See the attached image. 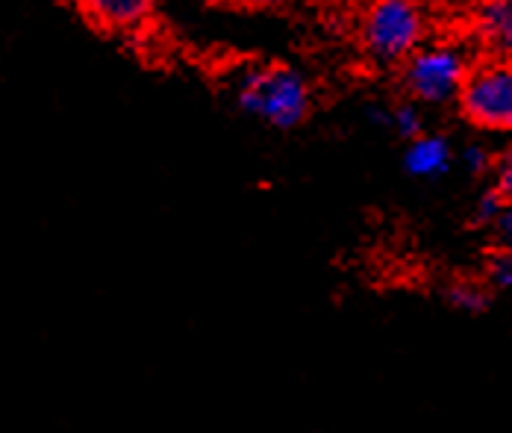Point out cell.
<instances>
[{
	"mask_svg": "<svg viewBox=\"0 0 512 433\" xmlns=\"http://www.w3.org/2000/svg\"><path fill=\"white\" fill-rule=\"evenodd\" d=\"M239 104L274 127H295L307 118V83L286 65L251 68L239 83Z\"/></svg>",
	"mask_w": 512,
	"mask_h": 433,
	"instance_id": "cell-1",
	"label": "cell"
},
{
	"mask_svg": "<svg viewBox=\"0 0 512 433\" xmlns=\"http://www.w3.org/2000/svg\"><path fill=\"white\" fill-rule=\"evenodd\" d=\"M424 36V15L415 0H371L362 18L365 51L392 65L415 51Z\"/></svg>",
	"mask_w": 512,
	"mask_h": 433,
	"instance_id": "cell-2",
	"label": "cell"
},
{
	"mask_svg": "<svg viewBox=\"0 0 512 433\" xmlns=\"http://www.w3.org/2000/svg\"><path fill=\"white\" fill-rule=\"evenodd\" d=\"M462 112L489 130H512V62H489L465 77Z\"/></svg>",
	"mask_w": 512,
	"mask_h": 433,
	"instance_id": "cell-3",
	"label": "cell"
},
{
	"mask_svg": "<svg viewBox=\"0 0 512 433\" xmlns=\"http://www.w3.org/2000/svg\"><path fill=\"white\" fill-rule=\"evenodd\" d=\"M465 77H468L465 59L445 45L415 54L407 65V89L418 101L427 104H442L454 98L462 89Z\"/></svg>",
	"mask_w": 512,
	"mask_h": 433,
	"instance_id": "cell-4",
	"label": "cell"
},
{
	"mask_svg": "<svg viewBox=\"0 0 512 433\" xmlns=\"http://www.w3.org/2000/svg\"><path fill=\"white\" fill-rule=\"evenodd\" d=\"M77 9L101 30H133L148 21L154 0H74Z\"/></svg>",
	"mask_w": 512,
	"mask_h": 433,
	"instance_id": "cell-5",
	"label": "cell"
},
{
	"mask_svg": "<svg viewBox=\"0 0 512 433\" xmlns=\"http://www.w3.org/2000/svg\"><path fill=\"white\" fill-rule=\"evenodd\" d=\"M404 165L415 177H439L451 165V148L439 136H415L407 148Z\"/></svg>",
	"mask_w": 512,
	"mask_h": 433,
	"instance_id": "cell-6",
	"label": "cell"
},
{
	"mask_svg": "<svg viewBox=\"0 0 512 433\" xmlns=\"http://www.w3.org/2000/svg\"><path fill=\"white\" fill-rule=\"evenodd\" d=\"M477 33L501 51L512 48V0H489L477 15Z\"/></svg>",
	"mask_w": 512,
	"mask_h": 433,
	"instance_id": "cell-7",
	"label": "cell"
},
{
	"mask_svg": "<svg viewBox=\"0 0 512 433\" xmlns=\"http://www.w3.org/2000/svg\"><path fill=\"white\" fill-rule=\"evenodd\" d=\"M448 301L457 307V310H465V313H480L486 307V292L474 283H457L451 286L448 292Z\"/></svg>",
	"mask_w": 512,
	"mask_h": 433,
	"instance_id": "cell-8",
	"label": "cell"
},
{
	"mask_svg": "<svg viewBox=\"0 0 512 433\" xmlns=\"http://www.w3.org/2000/svg\"><path fill=\"white\" fill-rule=\"evenodd\" d=\"M392 115H395V130H398L401 136H407V139L421 136V115H418V109L410 107V104H404V107L395 109Z\"/></svg>",
	"mask_w": 512,
	"mask_h": 433,
	"instance_id": "cell-9",
	"label": "cell"
},
{
	"mask_svg": "<svg viewBox=\"0 0 512 433\" xmlns=\"http://www.w3.org/2000/svg\"><path fill=\"white\" fill-rule=\"evenodd\" d=\"M504 195L495 189V192H486L477 204V221H498L501 213H504Z\"/></svg>",
	"mask_w": 512,
	"mask_h": 433,
	"instance_id": "cell-10",
	"label": "cell"
},
{
	"mask_svg": "<svg viewBox=\"0 0 512 433\" xmlns=\"http://www.w3.org/2000/svg\"><path fill=\"white\" fill-rule=\"evenodd\" d=\"M489 280L501 289H510L512 286V257L510 254H498L489 266Z\"/></svg>",
	"mask_w": 512,
	"mask_h": 433,
	"instance_id": "cell-11",
	"label": "cell"
},
{
	"mask_svg": "<svg viewBox=\"0 0 512 433\" xmlns=\"http://www.w3.org/2000/svg\"><path fill=\"white\" fill-rule=\"evenodd\" d=\"M495 177H498V192H501L507 201H512V148L498 160Z\"/></svg>",
	"mask_w": 512,
	"mask_h": 433,
	"instance_id": "cell-12",
	"label": "cell"
},
{
	"mask_svg": "<svg viewBox=\"0 0 512 433\" xmlns=\"http://www.w3.org/2000/svg\"><path fill=\"white\" fill-rule=\"evenodd\" d=\"M462 160H465V165H468L471 171H477V174L489 168V154H486L483 148H477V145H471V148L462 154Z\"/></svg>",
	"mask_w": 512,
	"mask_h": 433,
	"instance_id": "cell-13",
	"label": "cell"
},
{
	"mask_svg": "<svg viewBox=\"0 0 512 433\" xmlns=\"http://www.w3.org/2000/svg\"><path fill=\"white\" fill-rule=\"evenodd\" d=\"M498 233H501V245H504V254L512 257V210H504L498 218Z\"/></svg>",
	"mask_w": 512,
	"mask_h": 433,
	"instance_id": "cell-14",
	"label": "cell"
},
{
	"mask_svg": "<svg viewBox=\"0 0 512 433\" xmlns=\"http://www.w3.org/2000/svg\"><path fill=\"white\" fill-rule=\"evenodd\" d=\"M368 118H371L374 124H389V127H395V115H392V112H386V109L371 107L368 109Z\"/></svg>",
	"mask_w": 512,
	"mask_h": 433,
	"instance_id": "cell-15",
	"label": "cell"
},
{
	"mask_svg": "<svg viewBox=\"0 0 512 433\" xmlns=\"http://www.w3.org/2000/svg\"><path fill=\"white\" fill-rule=\"evenodd\" d=\"M248 6H280V3H286V0H245Z\"/></svg>",
	"mask_w": 512,
	"mask_h": 433,
	"instance_id": "cell-16",
	"label": "cell"
}]
</instances>
